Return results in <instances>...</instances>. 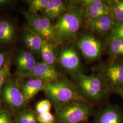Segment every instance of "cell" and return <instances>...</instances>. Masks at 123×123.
Returning <instances> with one entry per match:
<instances>
[{
    "instance_id": "16",
    "label": "cell",
    "mask_w": 123,
    "mask_h": 123,
    "mask_svg": "<svg viewBox=\"0 0 123 123\" xmlns=\"http://www.w3.org/2000/svg\"><path fill=\"white\" fill-rule=\"evenodd\" d=\"M69 4L61 0H50L49 4L42 12L43 15L52 21L58 18L68 8Z\"/></svg>"
},
{
    "instance_id": "6",
    "label": "cell",
    "mask_w": 123,
    "mask_h": 123,
    "mask_svg": "<svg viewBox=\"0 0 123 123\" xmlns=\"http://www.w3.org/2000/svg\"><path fill=\"white\" fill-rule=\"evenodd\" d=\"M104 78L110 91L118 93L123 89V61L112 59L103 67L99 74Z\"/></svg>"
},
{
    "instance_id": "2",
    "label": "cell",
    "mask_w": 123,
    "mask_h": 123,
    "mask_svg": "<svg viewBox=\"0 0 123 123\" xmlns=\"http://www.w3.org/2000/svg\"><path fill=\"white\" fill-rule=\"evenodd\" d=\"M72 78L79 94L90 104L102 101L111 91L100 74L87 75L81 72Z\"/></svg>"
},
{
    "instance_id": "26",
    "label": "cell",
    "mask_w": 123,
    "mask_h": 123,
    "mask_svg": "<svg viewBox=\"0 0 123 123\" xmlns=\"http://www.w3.org/2000/svg\"><path fill=\"white\" fill-rule=\"evenodd\" d=\"M38 121L40 123H53L55 118L50 112L38 114L37 117Z\"/></svg>"
},
{
    "instance_id": "19",
    "label": "cell",
    "mask_w": 123,
    "mask_h": 123,
    "mask_svg": "<svg viewBox=\"0 0 123 123\" xmlns=\"http://www.w3.org/2000/svg\"><path fill=\"white\" fill-rule=\"evenodd\" d=\"M107 46L112 59L123 57V38H107Z\"/></svg>"
},
{
    "instance_id": "20",
    "label": "cell",
    "mask_w": 123,
    "mask_h": 123,
    "mask_svg": "<svg viewBox=\"0 0 123 123\" xmlns=\"http://www.w3.org/2000/svg\"><path fill=\"white\" fill-rule=\"evenodd\" d=\"M111 16L116 24L123 22V0H110Z\"/></svg>"
},
{
    "instance_id": "22",
    "label": "cell",
    "mask_w": 123,
    "mask_h": 123,
    "mask_svg": "<svg viewBox=\"0 0 123 123\" xmlns=\"http://www.w3.org/2000/svg\"><path fill=\"white\" fill-rule=\"evenodd\" d=\"M26 31L31 39L32 44L31 51L36 53H40L43 39L29 27L26 29Z\"/></svg>"
},
{
    "instance_id": "7",
    "label": "cell",
    "mask_w": 123,
    "mask_h": 123,
    "mask_svg": "<svg viewBox=\"0 0 123 123\" xmlns=\"http://www.w3.org/2000/svg\"><path fill=\"white\" fill-rule=\"evenodd\" d=\"M57 62L62 68L73 77L82 72V63L79 54L72 46L62 49L57 55Z\"/></svg>"
},
{
    "instance_id": "21",
    "label": "cell",
    "mask_w": 123,
    "mask_h": 123,
    "mask_svg": "<svg viewBox=\"0 0 123 123\" xmlns=\"http://www.w3.org/2000/svg\"><path fill=\"white\" fill-rule=\"evenodd\" d=\"M50 0H30L27 1L28 6V12L37 14L43 12L49 4Z\"/></svg>"
},
{
    "instance_id": "25",
    "label": "cell",
    "mask_w": 123,
    "mask_h": 123,
    "mask_svg": "<svg viewBox=\"0 0 123 123\" xmlns=\"http://www.w3.org/2000/svg\"><path fill=\"white\" fill-rule=\"evenodd\" d=\"M123 38V22L115 24L112 30L109 33L107 38Z\"/></svg>"
},
{
    "instance_id": "27",
    "label": "cell",
    "mask_w": 123,
    "mask_h": 123,
    "mask_svg": "<svg viewBox=\"0 0 123 123\" xmlns=\"http://www.w3.org/2000/svg\"><path fill=\"white\" fill-rule=\"evenodd\" d=\"M0 123H11L10 114L5 110H0Z\"/></svg>"
},
{
    "instance_id": "3",
    "label": "cell",
    "mask_w": 123,
    "mask_h": 123,
    "mask_svg": "<svg viewBox=\"0 0 123 123\" xmlns=\"http://www.w3.org/2000/svg\"><path fill=\"white\" fill-rule=\"evenodd\" d=\"M43 91L56 111L71 101H87L79 94L74 83L62 77L55 81L47 83Z\"/></svg>"
},
{
    "instance_id": "4",
    "label": "cell",
    "mask_w": 123,
    "mask_h": 123,
    "mask_svg": "<svg viewBox=\"0 0 123 123\" xmlns=\"http://www.w3.org/2000/svg\"><path fill=\"white\" fill-rule=\"evenodd\" d=\"M56 112V123H80L86 121L93 111L88 101L74 100L62 106Z\"/></svg>"
},
{
    "instance_id": "13",
    "label": "cell",
    "mask_w": 123,
    "mask_h": 123,
    "mask_svg": "<svg viewBox=\"0 0 123 123\" xmlns=\"http://www.w3.org/2000/svg\"><path fill=\"white\" fill-rule=\"evenodd\" d=\"M95 123H123V115L117 106H107L98 113Z\"/></svg>"
},
{
    "instance_id": "18",
    "label": "cell",
    "mask_w": 123,
    "mask_h": 123,
    "mask_svg": "<svg viewBox=\"0 0 123 123\" xmlns=\"http://www.w3.org/2000/svg\"><path fill=\"white\" fill-rule=\"evenodd\" d=\"M15 28L12 22L7 20L0 21V43H9L15 37Z\"/></svg>"
},
{
    "instance_id": "15",
    "label": "cell",
    "mask_w": 123,
    "mask_h": 123,
    "mask_svg": "<svg viewBox=\"0 0 123 123\" xmlns=\"http://www.w3.org/2000/svg\"><path fill=\"white\" fill-rule=\"evenodd\" d=\"M37 62L33 55L27 51H23L16 58V63L21 76L30 73L35 67Z\"/></svg>"
},
{
    "instance_id": "10",
    "label": "cell",
    "mask_w": 123,
    "mask_h": 123,
    "mask_svg": "<svg viewBox=\"0 0 123 123\" xmlns=\"http://www.w3.org/2000/svg\"><path fill=\"white\" fill-rule=\"evenodd\" d=\"M61 77V74L56 69L54 66L49 65L44 62H37L34 68L30 73L21 76L23 78H35L47 83L55 81Z\"/></svg>"
},
{
    "instance_id": "14",
    "label": "cell",
    "mask_w": 123,
    "mask_h": 123,
    "mask_svg": "<svg viewBox=\"0 0 123 123\" xmlns=\"http://www.w3.org/2000/svg\"><path fill=\"white\" fill-rule=\"evenodd\" d=\"M47 82L35 78H29L22 85L21 91L26 102L29 101L38 92L43 91Z\"/></svg>"
},
{
    "instance_id": "24",
    "label": "cell",
    "mask_w": 123,
    "mask_h": 123,
    "mask_svg": "<svg viewBox=\"0 0 123 123\" xmlns=\"http://www.w3.org/2000/svg\"><path fill=\"white\" fill-rule=\"evenodd\" d=\"M10 70V63L9 61L6 60L4 66L0 70V92L6 80L8 78Z\"/></svg>"
},
{
    "instance_id": "1",
    "label": "cell",
    "mask_w": 123,
    "mask_h": 123,
    "mask_svg": "<svg viewBox=\"0 0 123 123\" xmlns=\"http://www.w3.org/2000/svg\"><path fill=\"white\" fill-rule=\"evenodd\" d=\"M70 3L53 24L58 44L74 39L84 22L83 9L74 1Z\"/></svg>"
},
{
    "instance_id": "29",
    "label": "cell",
    "mask_w": 123,
    "mask_h": 123,
    "mask_svg": "<svg viewBox=\"0 0 123 123\" xmlns=\"http://www.w3.org/2000/svg\"><path fill=\"white\" fill-rule=\"evenodd\" d=\"M6 53H5L0 52V70L3 68V67L6 62Z\"/></svg>"
},
{
    "instance_id": "31",
    "label": "cell",
    "mask_w": 123,
    "mask_h": 123,
    "mask_svg": "<svg viewBox=\"0 0 123 123\" xmlns=\"http://www.w3.org/2000/svg\"><path fill=\"white\" fill-rule=\"evenodd\" d=\"M10 2L8 0H0V6H4Z\"/></svg>"
},
{
    "instance_id": "33",
    "label": "cell",
    "mask_w": 123,
    "mask_h": 123,
    "mask_svg": "<svg viewBox=\"0 0 123 123\" xmlns=\"http://www.w3.org/2000/svg\"><path fill=\"white\" fill-rule=\"evenodd\" d=\"M88 123V122H87V121H84V122H81V123Z\"/></svg>"
},
{
    "instance_id": "12",
    "label": "cell",
    "mask_w": 123,
    "mask_h": 123,
    "mask_svg": "<svg viewBox=\"0 0 123 123\" xmlns=\"http://www.w3.org/2000/svg\"><path fill=\"white\" fill-rule=\"evenodd\" d=\"M115 24L111 15L102 16L87 23L88 28L91 32L101 35L106 33L109 34Z\"/></svg>"
},
{
    "instance_id": "17",
    "label": "cell",
    "mask_w": 123,
    "mask_h": 123,
    "mask_svg": "<svg viewBox=\"0 0 123 123\" xmlns=\"http://www.w3.org/2000/svg\"><path fill=\"white\" fill-rule=\"evenodd\" d=\"M40 53L44 62L54 66L57 61L54 44L47 40H43Z\"/></svg>"
},
{
    "instance_id": "5",
    "label": "cell",
    "mask_w": 123,
    "mask_h": 123,
    "mask_svg": "<svg viewBox=\"0 0 123 123\" xmlns=\"http://www.w3.org/2000/svg\"><path fill=\"white\" fill-rule=\"evenodd\" d=\"M29 28L40 36L43 40H47L53 44H58L55 34L54 25L49 18L44 15L33 14L23 12Z\"/></svg>"
},
{
    "instance_id": "23",
    "label": "cell",
    "mask_w": 123,
    "mask_h": 123,
    "mask_svg": "<svg viewBox=\"0 0 123 123\" xmlns=\"http://www.w3.org/2000/svg\"><path fill=\"white\" fill-rule=\"evenodd\" d=\"M52 104L49 99H44L37 103L36 107V110L38 114L50 112L51 109Z\"/></svg>"
},
{
    "instance_id": "32",
    "label": "cell",
    "mask_w": 123,
    "mask_h": 123,
    "mask_svg": "<svg viewBox=\"0 0 123 123\" xmlns=\"http://www.w3.org/2000/svg\"><path fill=\"white\" fill-rule=\"evenodd\" d=\"M119 94L121 96V97L123 98V89H122L121 91H120L119 92H118Z\"/></svg>"
},
{
    "instance_id": "11",
    "label": "cell",
    "mask_w": 123,
    "mask_h": 123,
    "mask_svg": "<svg viewBox=\"0 0 123 123\" xmlns=\"http://www.w3.org/2000/svg\"><path fill=\"white\" fill-rule=\"evenodd\" d=\"M83 10L84 22L87 24L102 16L110 15L111 6L110 0H99Z\"/></svg>"
},
{
    "instance_id": "8",
    "label": "cell",
    "mask_w": 123,
    "mask_h": 123,
    "mask_svg": "<svg viewBox=\"0 0 123 123\" xmlns=\"http://www.w3.org/2000/svg\"><path fill=\"white\" fill-rule=\"evenodd\" d=\"M77 46L84 58L90 61H95L100 57L104 49L101 41L90 34L82 36L78 40Z\"/></svg>"
},
{
    "instance_id": "30",
    "label": "cell",
    "mask_w": 123,
    "mask_h": 123,
    "mask_svg": "<svg viewBox=\"0 0 123 123\" xmlns=\"http://www.w3.org/2000/svg\"><path fill=\"white\" fill-rule=\"evenodd\" d=\"M28 123H37L35 115L31 112H30V114L29 120Z\"/></svg>"
},
{
    "instance_id": "9",
    "label": "cell",
    "mask_w": 123,
    "mask_h": 123,
    "mask_svg": "<svg viewBox=\"0 0 123 123\" xmlns=\"http://www.w3.org/2000/svg\"><path fill=\"white\" fill-rule=\"evenodd\" d=\"M2 89V98L11 109L20 110L25 106L26 101L22 92L12 79H7Z\"/></svg>"
},
{
    "instance_id": "28",
    "label": "cell",
    "mask_w": 123,
    "mask_h": 123,
    "mask_svg": "<svg viewBox=\"0 0 123 123\" xmlns=\"http://www.w3.org/2000/svg\"><path fill=\"white\" fill-rule=\"evenodd\" d=\"M30 112V111L24 112L19 114L17 119L18 123H28Z\"/></svg>"
}]
</instances>
